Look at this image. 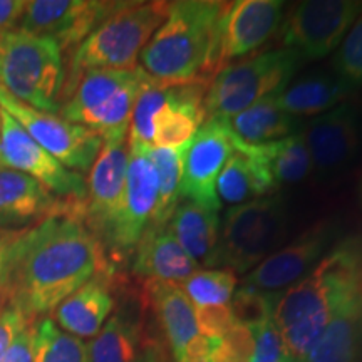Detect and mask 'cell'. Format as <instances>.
<instances>
[{"instance_id":"7a4b0ae2","label":"cell","mask_w":362,"mask_h":362,"mask_svg":"<svg viewBox=\"0 0 362 362\" xmlns=\"http://www.w3.org/2000/svg\"><path fill=\"white\" fill-rule=\"evenodd\" d=\"M361 282L362 235H351L339 240L305 279L280 293L274 322L293 361H304Z\"/></svg>"},{"instance_id":"83f0119b","label":"cell","mask_w":362,"mask_h":362,"mask_svg":"<svg viewBox=\"0 0 362 362\" xmlns=\"http://www.w3.org/2000/svg\"><path fill=\"white\" fill-rule=\"evenodd\" d=\"M352 90L329 72H314L288 83L277 93V103L291 116L324 115L342 104Z\"/></svg>"},{"instance_id":"d590c367","label":"cell","mask_w":362,"mask_h":362,"mask_svg":"<svg viewBox=\"0 0 362 362\" xmlns=\"http://www.w3.org/2000/svg\"><path fill=\"white\" fill-rule=\"evenodd\" d=\"M255 346L253 329L237 322L225 336L211 341V362H252Z\"/></svg>"},{"instance_id":"8fae6325","label":"cell","mask_w":362,"mask_h":362,"mask_svg":"<svg viewBox=\"0 0 362 362\" xmlns=\"http://www.w3.org/2000/svg\"><path fill=\"white\" fill-rule=\"evenodd\" d=\"M123 6L110 0H30L17 29L52 39L62 54L72 52Z\"/></svg>"},{"instance_id":"ac0fdd59","label":"cell","mask_w":362,"mask_h":362,"mask_svg":"<svg viewBox=\"0 0 362 362\" xmlns=\"http://www.w3.org/2000/svg\"><path fill=\"white\" fill-rule=\"evenodd\" d=\"M300 133L315 173L320 176L339 175L359 153V111L354 104L342 103L324 115L312 117Z\"/></svg>"},{"instance_id":"f6af8a7d","label":"cell","mask_w":362,"mask_h":362,"mask_svg":"<svg viewBox=\"0 0 362 362\" xmlns=\"http://www.w3.org/2000/svg\"><path fill=\"white\" fill-rule=\"evenodd\" d=\"M357 193H359V205L362 208V168H361V176H359V188H357Z\"/></svg>"},{"instance_id":"d6a6232c","label":"cell","mask_w":362,"mask_h":362,"mask_svg":"<svg viewBox=\"0 0 362 362\" xmlns=\"http://www.w3.org/2000/svg\"><path fill=\"white\" fill-rule=\"evenodd\" d=\"M180 287L197 307L221 305L232 300L237 291V277L226 269L197 270L180 282Z\"/></svg>"},{"instance_id":"7dc6e473","label":"cell","mask_w":362,"mask_h":362,"mask_svg":"<svg viewBox=\"0 0 362 362\" xmlns=\"http://www.w3.org/2000/svg\"><path fill=\"white\" fill-rule=\"evenodd\" d=\"M0 168H2V163H0Z\"/></svg>"},{"instance_id":"6da1fadb","label":"cell","mask_w":362,"mask_h":362,"mask_svg":"<svg viewBox=\"0 0 362 362\" xmlns=\"http://www.w3.org/2000/svg\"><path fill=\"white\" fill-rule=\"evenodd\" d=\"M83 203L30 226L17 245L7 302L39 320L99 274H110L104 248L84 223Z\"/></svg>"},{"instance_id":"d6986e66","label":"cell","mask_w":362,"mask_h":362,"mask_svg":"<svg viewBox=\"0 0 362 362\" xmlns=\"http://www.w3.org/2000/svg\"><path fill=\"white\" fill-rule=\"evenodd\" d=\"M210 83L170 84L151 121V148H183L205 124V96Z\"/></svg>"},{"instance_id":"2e32d148","label":"cell","mask_w":362,"mask_h":362,"mask_svg":"<svg viewBox=\"0 0 362 362\" xmlns=\"http://www.w3.org/2000/svg\"><path fill=\"white\" fill-rule=\"evenodd\" d=\"M284 21L280 0H237L226 2L216 27L218 72L232 61L247 56L277 34Z\"/></svg>"},{"instance_id":"e0dca14e","label":"cell","mask_w":362,"mask_h":362,"mask_svg":"<svg viewBox=\"0 0 362 362\" xmlns=\"http://www.w3.org/2000/svg\"><path fill=\"white\" fill-rule=\"evenodd\" d=\"M128 160V139L104 141L101 153L86 181L88 194L81 205V211L84 223L89 226L101 245L123 206Z\"/></svg>"},{"instance_id":"9c48e42d","label":"cell","mask_w":362,"mask_h":362,"mask_svg":"<svg viewBox=\"0 0 362 362\" xmlns=\"http://www.w3.org/2000/svg\"><path fill=\"white\" fill-rule=\"evenodd\" d=\"M362 12L361 0H305L288 11L279 34L285 49L305 61L337 51Z\"/></svg>"},{"instance_id":"603a6c76","label":"cell","mask_w":362,"mask_h":362,"mask_svg":"<svg viewBox=\"0 0 362 362\" xmlns=\"http://www.w3.org/2000/svg\"><path fill=\"white\" fill-rule=\"evenodd\" d=\"M302 362H362V282L342 302Z\"/></svg>"},{"instance_id":"ab89813d","label":"cell","mask_w":362,"mask_h":362,"mask_svg":"<svg viewBox=\"0 0 362 362\" xmlns=\"http://www.w3.org/2000/svg\"><path fill=\"white\" fill-rule=\"evenodd\" d=\"M27 230V228H25ZM25 230H0V296L7 298L17 245Z\"/></svg>"},{"instance_id":"e575fe53","label":"cell","mask_w":362,"mask_h":362,"mask_svg":"<svg viewBox=\"0 0 362 362\" xmlns=\"http://www.w3.org/2000/svg\"><path fill=\"white\" fill-rule=\"evenodd\" d=\"M280 293L282 292H260L242 285L238 291H235L230 307H232L237 322L257 329L267 320L274 319L275 305H277Z\"/></svg>"},{"instance_id":"484cf974","label":"cell","mask_w":362,"mask_h":362,"mask_svg":"<svg viewBox=\"0 0 362 362\" xmlns=\"http://www.w3.org/2000/svg\"><path fill=\"white\" fill-rule=\"evenodd\" d=\"M223 121L233 141L247 146L279 141L298 131L296 117L279 106L277 93Z\"/></svg>"},{"instance_id":"30bf717a","label":"cell","mask_w":362,"mask_h":362,"mask_svg":"<svg viewBox=\"0 0 362 362\" xmlns=\"http://www.w3.org/2000/svg\"><path fill=\"white\" fill-rule=\"evenodd\" d=\"M0 110L11 115L49 155L76 173H89L103 149V139L88 128L59 115L37 111L0 86Z\"/></svg>"},{"instance_id":"b9f144b4","label":"cell","mask_w":362,"mask_h":362,"mask_svg":"<svg viewBox=\"0 0 362 362\" xmlns=\"http://www.w3.org/2000/svg\"><path fill=\"white\" fill-rule=\"evenodd\" d=\"M25 7V0H0V39L19 27Z\"/></svg>"},{"instance_id":"cb8c5ba5","label":"cell","mask_w":362,"mask_h":362,"mask_svg":"<svg viewBox=\"0 0 362 362\" xmlns=\"http://www.w3.org/2000/svg\"><path fill=\"white\" fill-rule=\"evenodd\" d=\"M141 336V312L134 304H123L88 344V361L139 362L144 351Z\"/></svg>"},{"instance_id":"44dd1931","label":"cell","mask_w":362,"mask_h":362,"mask_svg":"<svg viewBox=\"0 0 362 362\" xmlns=\"http://www.w3.org/2000/svg\"><path fill=\"white\" fill-rule=\"evenodd\" d=\"M134 252L133 274L146 280L178 284L200 270V265L185 252L168 225L149 226Z\"/></svg>"},{"instance_id":"60d3db41","label":"cell","mask_w":362,"mask_h":362,"mask_svg":"<svg viewBox=\"0 0 362 362\" xmlns=\"http://www.w3.org/2000/svg\"><path fill=\"white\" fill-rule=\"evenodd\" d=\"M35 357V320L22 330L12 346L8 347L7 354L2 362H34Z\"/></svg>"},{"instance_id":"bcb514c9","label":"cell","mask_w":362,"mask_h":362,"mask_svg":"<svg viewBox=\"0 0 362 362\" xmlns=\"http://www.w3.org/2000/svg\"><path fill=\"white\" fill-rule=\"evenodd\" d=\"M6 304H7V298L4 296H0V310L4 309V305H6Z\"/></svg>"},{"instance_id":"f35d334b","label":"cell","mask_w":362,"mask_h":362,"mask_svg":"<svg viewBox=\"0 0 362 362\" xmlns=\"http://www.w3.org/2000/svg\"><path fill=\"white\" fill-rule=\"evenodd\" d=\"M30 322H34V320H30L19 307L11 304V302L4 305V309L0 310V362L7 354L12 342L16 341V337Z\"/></svg>"},{"instance_id":"52a82bcc","label":"cell","mask_w":362,"mask_h":362,"mask_svg":"<svg viewBox=\"0 0 362 362\" xmlns=\"http://www.w3.org/2000/svg\"><path fill=\"white\" fill-rule=\"evenodd\" d=\"M146 79L139 66L86 72L62 103L59 116L94 131L103 143L126 139L134 103Z\"/></svg>"},{"instance_id":"7c38bea8","label":"cell","mask_w":362,"mask_h":362,"mask_svg":"<svg viewBox=\"0 0 362 362\" xmlns=\"http://www.w3.org/2000/svg\"><path fill=\"white\" fill-rule=\"evenodd\" d=\"M129 160L126 189L119 215L104 240V250L117 257L133 253L148 232L158 205V175L148 156V148L128 139Z\"/></svg>"},{"instance_id":"5bb4252c","label":"cell","mask_w":362,"mask_h":362,"mask_svg":"<svg viewBox=\"0 0 362 362\" xmlns=\"http://www.w3.org/2000/svg\"><path fill=\"white\" fill-rule=\"evenodd\" d=\"M337 233V223L329 220L319 221L248 272L243 285L270 293L282 292L284 288L287 291L320 264L330 248L339 242Z\"/></svg>"},{"instance_id":"f546056e","label":"cell","mask_w":362,"mask_h":362,"mask_svg":"<svg viewBox=\"0 0 362 362\" xmlns=\"http://www.w3.org/2000/svg\"><path fill=\"white\" fill-rule=\"evenodd\" d=\"M274 189L277 188L265 166L255 156L238 149H235L233 155L225 163L216 181L220 203L225 202L233 206L267 197Z\"/></svg>"},{"instance_id":"ee69618b","label":"cell","mask_w":362,"mask_h":362,"mask_svg":"<svg viewBox=\"0 0 362 362\" xmlns=\"http://www.w3.org/2000/svg\"><path fill=\"white\" fill-rule=\"evenodd\" d=\"M139 362H163L161 356H160V351H158L155 346H146V347H144Z\"/></svg>"},{"instance_id":"5b68a950","label":"cell","mask_w":362,"mask_h":362,"mask_svg":"<svg viewBox=\"0 0 362 362\" xmlns=\"http://www.w3.org/2000/svg\"><path fill=\"white\" fill-rule=\"evenodd\" d=\"M66 66L62 51L49 37L16 29L0 39V86L37 111H61Z\"/></svg>"},{"instance_id":"7402d4cb","label":"cell","mask_w":362,"mask_h":362,"mask_svg":"<svg viewBox=\"0 0 362 362\" xmlns=\"http://www.w3.org/2000/svg\"><path fill=\"white\" fill-rule=\"evenodd\" d=\"M115 310L110 274H99L54 309V322L72 336L94 337Z\"/></svg>"},{"instance_id":"836d02e7","label":"cell","mask_w":362,"mask_h":362,"mask_svg":"<svg viewBox=\"0 0 362 362\" xmlns=\"http://www.w3.org/2000/svg\"><path fill=\"white\" fill-rule=\"evenodd\" d=\"M332 69L351 90L362 88V12L334 54Z\"/></svg>"},{"instance_id":"3957f363","label":"cell","mask_w":362,"mask_h":362,"mask_svg":"<svg viewBox=\"0 0 362 362\" xmlns=\"http://www.w3.org/2000/svg\"><path fill=\"white\" fill-rule=\"evenodd\" d=\"M226 2L180 0L139 54L141 69L165 84L210 83L216 67V27Z\"/></svg>"},{"instance_id":"9a60e30c","label":"cell","mask_w":362,"mask_h":362,"mask_svg":"<svg viewBox=\"0 0 362 362\" xmlns=\"http://www.w3.org/2000/svg\"><path fill=\"white\" fill-rule=\"evenodd\" d=\"M235 153L233 139L223 119H206L183 149L180 197L218 211L216 181L225 163Z\"/></svg>"},{"instance_id":"1f68e13d","label":"cell","mask_w":362,"mask_h":362,"mask_svg":"<svg viewBox=\"0 0 362 362\" xmlns=\"http://www.w3.org/2000/svg\"><path fill=\"white\" fill-rule=\"evenodd\" d=\"M34 362H89L88 344L44 317L35 320Z\"/></svg>"},{"instance_id":"d4e9b609","label":"cell","mask_w":362,"mask_h":362,"mask_svg":"<svg viewBox=\"0 0 362 362\" xmlns=\"http://www.w3.org/2000/svg\"><path fill=\"white\" fill-rule=\"evenodd\" d=\"M144 288L170 344V349L175 357H178L183 347L200 334L192 300L180 284L168 280H146Z\"/></svg>"},{"instance_id":"4dcf8cb0","label":"cell","mask_w":362,"mask_h":362,"mask_svg":"<svg viewBox=\"0 0 362 362\" xmlns=\"http://www.w3.org/2000/svg\"><path fill=\"white\" fill-rule=\"evenodd\" d=\"M183 148H148V156L158 175V205L149 226L168 225L180 198Z\"/></svg>"},{"instance_id":"4fadbf2b","label":"cell","mask_w":362,"mask_h":362,"mask_svg":"<svg viewBox=\"0 0 362 362\" xmlns=\"http://www.w3.org/2000/svg\"><path fill=\"white\" fill-rule=\"evenodd\" d=\"M0 163L4 168L21 171L39 181L57 198L83 203L88 194L84 176L67 170L49 155L4 110H0Z\"/></svg>"},{"instance_id":"74e56055","label":"cell","mask_w":362,"mask_h":362,"mask_svg":"<svg viewBox=\"0 0 362 362\" xmlns=\"http://www.w3.org/2000/svg\"><path fill=\"white\" fill-rule=\"evenodd\" d=\"M194 317H197L198 332H202V336L208 337L210 341H216L225 336L237 324L230 304L194 307Z\"/></svg>"},{"instance_id":"277c9868","label":"cell","mask_w":362,"mask_h":362,"mask_svg":"<svg viewBox=\"0 0 362 362\" xmlns=\"http://www.w3.org/2000/svg\"><path fill=\"white\" fill-rule=\"evenodd\" d=\"M168 8L170 2H124L71 52L61 103L69 98L86 72L134 69L144 45L166 19Z\"/></svg>"},{"instance_id":"8992f818","label":"cell","mask_w":362,"mask_h":362,"mask_svg":"<svg viewBox=\"0 0 362 362\" xmlns=\"http://www.w3.org/2000/svg\"><path fill=\"white\" fill-rule=\"evenodd\" d=\"M288 208L282 194H267L226 210L210 269L245 274L279 250L288 233Z\"/></svg>"},{"instance_id":"8d00e7d4","label":"cell","mask_w":362,"mask_h":362,"mask_svg":"<svg viewBox=\"0 0 362 362\" xmlns=\"http://www.w3.org/2000/svg\"><path fill=\"white\" fill-rule=\"evenodd\" d=\"M253 332H255L257 346L252 362H297L288 354L274 319L253 329Z\"/></svg>"},{"instance_id":"4316f807","label":"cell","mask_w":362,"mask_h":362,"mask_svg":"<svg viewBox=\"0 0 362 362\" xmlns=\"http://www.w3.org/2000/svg\"><path fill=\"white\" fill-rule=\"evenodd\" d=\"M218 211L210 210L193 202L181 203L176 206L173 216L168 221L170 230L180 245L185 248L198 265L203 264L210 269L215 259L220 242Z\"/></svg>"},{"instance_id":"ba28073f","label":"cell","mask_w":362,"mask_h":362,"mask_svg":"<svg viewBox=\"0 0 362 362\" xmlns=\"http://www.w3.org/2000/svg\"><path fill=\"white\" fill-rule=\"evenodd\" d=\"M304 59L291 49H274L232 62L210 81L206 119H228L291 83Z\"/></svg>"},{"instance_id":"f1b7e54d","label":"cell","mask_w":362,"mask_h":362,"mask_svg":"<svg viewBox=\"0 0 362 362\" xmlns=\"http://www.w3.org/2000/svg\"><path fill=\"white\" fill-rule=\"evenodd\" d=\"M233 146L238 151L255 156L269 171L275 188H279L280 185L300 183L312 171L310 156L300 131L279 141L259 144V146H247L235 141Z\"/></svg>"},{"instance_id":"7bdbcfd3","label":"cell","mask_w":362,"mask_h":362,"mask_svg":"<svg viewBox=\"0 0 362 362\" xmlns=\"http://www.w3.org/2000/svg\"><path fill=\"white\" fill-rule=\"evenodd\" d=\"M176 362H211V341L198 334L183 347Z\"/></svg>"},{"instance_id":"ffe728a7","label":"cell","mask_w":362,"mask_h":362,"mask_svg":"<svg viewBox=\"0 0 362 362\" xmlns=\"http://www.w3.org/2000/svg\"><path fill=\"white\" fill-rule=\"evenodd\" d=\"M69 203L21 171L0 168V230L30 228Z\"/></svg>"}]
</instances>
